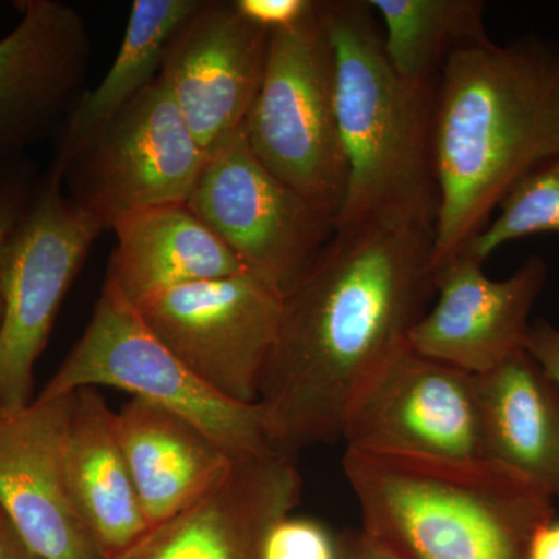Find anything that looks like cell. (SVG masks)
I'll use <instances>...</instances> for the list:
<instances>
[{
  "label": "cell",
  "mask_w": 559,
  "mask_h": 559,
  "mask_svg": "<svg viewBox=\"0 0 559 559\" xmlns=\"http://www.w3.org/2000/svg\"><path fill=\"white\" fill-rule=\"evenodd\" d=\"M271 36L242 16L235 0H204L171 40L160 76L205 153L245 127L263 81Z\"/></svg>",
  "instance_id": "13"
},
{
  "label": "cell",
  "mask_w": 559,
  "mask_h": 559,
  "mask_svg": "<svg viewBox=\"0 0 559 559\" xmlns=\"http://www.w3.org/2000/svg\"><path fill=\"white\" fill-rule=\"evenodd\" d=\"M135 308L157 340L210 389L237 403H259L282 322L277 290L242 272L159 290Z\"/></svg>",
  "instance_id": "10"
},
{
  "label": "cell",
  "mask_w": 559,
  "mask_h": 559,
  "mask_svg": "<svg viewBox=\"0 0 559 559\" xmlns=\"http://www.w3.org/2000/svg\"><path fill=\"white\" fill-rule=\"evenodd\" d=\"M348 180L336 227L401 219L433 226L437 83L401 79L369 0H325Z\"/></svg>",
  "instance_id": "4"
},
{
  "label": "cell",
  "mask_w": 559,
  "mask_h": 559,
  "mask_svg": "<svg viewBox=\"0 0 559 559\" xmlns=\"http://www.w3.org/2000/svg\"><path fill=\"white\" fill-rule=\"evenodd\" d=\"M559 154V44L491 39L452 55L433 108L437 267L484 230L527 173Z\"/></svg>",
  "instance_id": "2"
},
{
  "label": "cell",
  "mask_w": 559,
  "mask_h": 559,
  "mask_svg": "<svg viewBox=\"0 0 559 559\" xmlns=\"http://www.w3.org/2000/svg\"><path fill=\"white\" fill-rule=\"evenodd\" d=\"M205 159L159 75L53 167L69 197L109 230L139 210L189 201Z\"/></svg>",
  "instance_id": "8"
},
{
  "label": "cell",
  "mask_w": 559,
  "mask_h": 559,
  "mask_svg": "<svg viewBox=\"0 0 559 559\" xmlns=\"http://www.w3.org/2000/svg\"><path fill=\"white\" fill-rule=\"evenodd\" d=\"M360 530L401 559H530L555 518L543 485L495 460H437L345 448Z\"/></svg>",
  "instance_id": "3"
},
{
  "label": "cell",
  "mask_w": 559,
  "mask_h": 559,
  "mask_svg": "<svg viewBox=\"0 0 559 559\" xmlns=\"http://www.w3.org/2000/svg\"><path fill=\"white\" fill-rule=\"evenodd\" d=\"M261 164L337 219L348 170L337 121L325 0L297 27L272 33L266 69L245 123Z\"/></svg>",
  "instance_id": "6"
},
{
  "label": "cell",
  "mask_w": 559,
  "mask_h": 559,
  "mask_svg": "<svg viewBox=\"0 0 559 559\" xmlns=\"http://www.w3.org/2000/svg\"><path fill=\"white\" fill-rule=\"evenodd\" d=\"M342 440L348 450L380 454L487 459L476 377L406 341L356 393Z\"/></svg>",
  "instance_id": "11"
},
{
  "label": "cell",
  "mask_w": 559,
  "mask_h": 559,
  "mask_svg": "<svg viewBox=\"0 0 559 559\" xmlns=\"http://www.w3.org/2000/svg\"><path fill=\"white\" fill-rule=\"evenodd\" d=\"M337 539H340L341 559H401L367 536L360 528L342 532L337 535Z\"/></svg>",
  "instance_id": "28"
},
{
  "label": "cell",
  "mask_w": 559,
  "mask_h": 559,
  "mask_svg": "<svg viewBox=\"0 0 559 559\" xmlns=\"http://www.w3.org/2000/svg\"><path fill=\"white\" fill-rule=\"evenodd\" d=\"M316 3L318 0H235L242 16L271 33L297 27Z\"/></svg>",
  "instance_id": "26"
},
{
  "label": "cell",
  "mask_w": 559,
  "mask_h": 559,
  "mask_svg": "<svg viewBox=\"0 0 559 559\" xmlns=\"http://www.w3.org/2000/svg\"><path fill=\"white\" fill-rule=\"evenodd\" d=\"M204 0H135L119 53L100 84L86 92L66 120L60 151L64 159L84 139L160 75L165 55L180 28Z\"/></svg>",
  "instance_id": "21"
},
{
  "label": "cell",
  "mask_w": 559,
  "mask_h": 559,
  "mask_svg": "<svg viewBox=\"0 0 559 559\" xmlns=\"http://www.w3.org/2000/svg\"><path fill=\"white\" fill-rule=\"evenodd\" d=\"M62 463L73 506L103 559L116 557L148 528L110 409L94 388L70 395Z\"/></svg>",
  "instance_id": "17"
},
{
  "label": "cell",
  "mask_w": 559,
  "mask_h": 559,
  "mask_svg": "<svg viewBox=\"0 0 559 559\" xmlns=\"http://www.w3.org/2000/svg\"><path fill=\"white\" fill-rule=\"evenodd\" d=\"M103 385L127 390L176 412L204 430L230 457L277 451L267 437L260 404L237 403L210 389L157 340L135 305L109 280L83 336L36 400H57Z\"/></svg>",
  "instance_id": "5"
},
{
  "label": "cell",
  "mask_w": 559,
  "mask_h": 559,
  "mask_svg": "<svg viewBox=\"0 0 559 559\" xmlns=\"http://www.w3.org/2000/svg\"><path fill=\"white\" fill-rule=\"evenodd\" d=\"M261 559H341L340 539L319 521L288 514L267 532Z\"/></svg>",
  "instance_id": "24"
},
{
  "label": "cell",
  "mask_w": 559,
  "mask_h": 559,
  "mask_svg": "<svg viewBox=\"0 0 559 559\" xmlns=\"http://www.w3.org/2000/svg\"><path fill=\"white\" fill-rule=\"evenodd\" d=\"M33 187L31 173L20 164L0 165V260L7 238L21 218L31 200ZM0 319H2V288H0Z\"/></svg>",
  "instance_id": "25"
},
{
  "label": "cell",
  "mask_w": 559,
  "mask_h": 559,
  "mask_svg": "<svg viewBox=\"0 0 559 559\" xmlns=\"http://www.w3.org/2000/svg\"><path fill=\"white\" fill-rule=\"evenodd\" d=\"M0 559H38L28 549L2 506H0Z\"/></svg>",
  "instance_id": "29"
},
{
  "label": "cell",
  "mask_w": 559,
  "mask_h": 559,
  "mask_svg": "<svg viewBox=\"0 0 559 559\" xmlns=\"http://www.w3.org/2000/svg\"><path fill=\"white\" fill-rule=\"evenodd\" d=\"M382 49L412 83H437L452 55L489 40L484 0H369Z\"/></svg>",
  "instance_id": "22"
},
{
  "label": "cell",
  "mask_w": 559,
  "mask_h": 559,
  "mask_svg": "<svg viewBox=\"0 0 559 559\" xmlns=\"http://www.w3.org/2000/svg\"><path fill=\"white\" fill-rule=\"evenodd\" d=\"M0 39V165L35 145L79 105L91 60L86 20L57 0H20Z\"/></svg>",
  "instance_id": "12"
},
{
  "label": "cell",
  "mask_w": 559,
  "mask_h": 559,
  "mask_svg": "<svg viewBox=\"0 0 559 559\" xmlns=\"http://www.w3.org/2000/svg\"><path fill=\"white\" fill-rule=\"evenodd\" d=\"M498 209L499 215L462 252L481 264L509 242L559 234V154L518 180Z\"/></svg>",
  "instance_id": "23"
},
{
  "label": "cell",
  "mask_w": 559,
  "mask_h": 559,
  "mask_svg": "<svg viewBox=\"0 0 559 559\" xmlns=\"http://www.w3.org/2000/svg\"><path fill=\"white\" fill-rule=\"evenodd\" d=\"M187 204L283 299L336 231L333 215L261 164L245 127L210 151Z\"/></svg>",
  "instance_id": "9"
},
{
  "label": "cell",
  "mask_w": 559,
  "mask_h": 559,
  "mask_svg": "<svg viewBox=\"0 0 559 559\" xmlns=\"http://www.w3.org/2000/svg\"><path fill=\"white\" fill-rule=\"evenodd\" d=\"M300 496L297 459L278 451L235 459L204 495L109 559H261L267 532Z\"/></svg>",
  "instance_id": "15"
},
{
  "label": "cell",
  "mask_w": 559,
  "mask_h": 559,
  "mask_svg": "<svg viewBox=\"0 0 559 559\" xmlns=\"http://www.w3.org/2000/svg\"><path fill=\"white\" fill-rule=\"evenodd\" d=\"M51 165L13 227L0 260V406L31 404L33 371L66 294L105 231L62 191Z\"/></svg>",
  "instance_id": "7"
},
{
  "label": "cell",
  "mask_w": 559,
  "mask_h": 559,
  "mask_svg": "<svg viewBox=\"0 0 559 559\" xmlns=\"http://www.w3.org/2000/svg\"><path fill=\"white\" fill-rule=\"evenodd\" d=\"M70 395L0 406V506L36 558L103 559L66 481Z\"/></svg>",
  "instance_id": "16"
},
{
  "label": "cell",
  "mask_w": 559,
  "mask_h": 559,
  "mask_svg": "<svg viewBox=\"0 0 559 559\" xmlns=\"http://www.w3.org/2000/svg\"><path fill=\"white\" fill-rule=\"evenodd\" d=\"M485 455L559 500V388L527 349L476 377Z\"/></svg>",
  "instance_id": "20"
},
{
  "label": "cell",
  "mask_w": 559,
  "mask_h": 559,
  "mask_svg": "<svg viewBox=\"0 0 559 559\" xmlns=\"http://www.w3.org/2000/svg\"><path fill=\"white\" fill-rule=\"evenodd\" d=\"M112 230L117 246L106 280L132 305L175 286L248 272L187 202L139 210Z\"/></svg>",
  "instance_id": "19"
},
{
  "label": "cell",
  "mask_w": 559,
  "mask_h": 559,
  "mask_svg": "<svg viewBox=\"0 0 559 559\" xmlns=\"http://www.w3.org/2000/svg\"><path fill=\"white\" fill-rule=\"evenodd\" d=\"M484 264L460 253L437 271L436 301L407 334L421 355L479 377L524 352L530 314L549 266L532 255L510 277H488Z\"/></svg>",
  "instance_id": "14"
},
{
  "label": "cell",
  "mask_w": 559,
  "mask_h": 559,
  "mask_svg": "<svg viewBox=\"0 0 559 559\" xmlns=\"http://www.w3.org/2000/svg\"><path fill=\"white\" fill-rule=\"evenodd\" d=\"M116 428L148 527L204 495L235 460L189 419L140 396L116 412Z\"/></svg>",
  "instance_id": "18"
},
{
  "label": "cell",
  "mask_w": 559,
  "mask_h": 559,
  "mask_svg": "<svg viewBox=\"0 0 559 559\" xmlns=\"http://www.w3.org/2000/svg\"><path fill=\"white\" fill-rule=\"evenodd\" d=\"M433 226L380 219L336 227L283 299L259 404L275 450L342 440L356 393L407 341L437 290Z\"/></svg>",
  "instance_id": "1"
},
{
  "label": "cell",
  "mask_w": 559,
  "mask_h": 559,
  "mask_svg": "<svg viewBox=\"0 0 559 559\" xmlns=\"http://www.w3.org/2000/svg\"><path fill=\"white\" fill-rule=\"evenodd\" d=\"M525 349L559 388V326L547 320L533 322Z\"/></svg>",
  "instance_id": "27"
},
{
  "label": "cell",
  "mask_w": 559,
  "mask_h": 559,
  "mask_svg": "<svg viewBox=\"0 0 559 559\" xmlns=\"http://www.w3.org/2000/svg\"><path fill=\"white\" fill-rule=\"evenodd\" d=\"M530 559H559V518L538 530L530 547Z\"/></svg>",
  "instance_id": "30"
}]
</instances>
